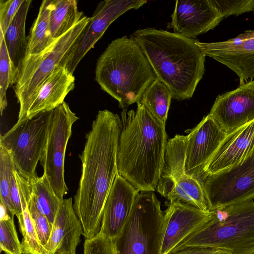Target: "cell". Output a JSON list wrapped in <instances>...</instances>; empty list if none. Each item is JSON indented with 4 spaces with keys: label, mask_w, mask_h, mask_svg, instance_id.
<instances>
[{
    "label": "cell",
    "mask_w": 254,
    "mask_h": 254,
    "mask_svg": "<svg viewBox=\"0 0 254 254\" xmlns=\"http://www.w3.org/2000/svg\"><path fill=\"white\" fill-rule=\"evenodd\" d=\"M121 119L116 114L100 110L86 134L79 155L81 174L73 208L83 228V235L91 239L99 233L104 207L118 174L117 149Z\"/></svg>",
    "instance_id": "obj_1"
},
{
    "label": "cell",
    "mask_w": 254,
    "mask_h": 254,
    "mask_svg": "<svg viewBox=\"0 0 254 254\" xmlns=\"http://www.w3.org/2000/svg\"><path fill=\"white\" fill-rule=\"evenodd\" d=\"M121 113L117 149L118 174L138 191H154L161 178L167 143L165 125L139 102Z\"/></svg>",
    "instance_id": "obj_2"
},
{
    "label": "cell",
    "mask_w": 254,
    "mask_h": 254,
    "mask_svg": "<svg viewBox=\"0 0 254 254\" xmlns=\"http://www.w3.org/2000/svg\"><path fill=\"white\" fill-rule=\"evenodd\" d=\"M130 37L173 99L182 101L192 97L205 71L206 56L197 45V40L153 28L138 29Z\"/></svg>",
    "instance_id": "obj_3"
},
{
    "label": "cell",
    "mask_w": 254,
    "mask_h": 254,
    "mask_svg": "<svg viewBox=\"0 0 254 254\" xmlns=\"http://www.w3.org/2000/svg\"><path fill=\"white\" fill-rule=\"evenodd\" d=\"M95 74L101 88L122 109L138 102L156 78L139 45L126 36L108 45L97 60Z\"/></svg>",
    "instance_id": "obj_4"
},
{
    "label": "cell",
    "mask_w": 254,
    "mask_h": 254,
    "mask_svg": "<svg viewBox=\"0 0 254 254\" xmlns=\"http://www.w3.org/2000/svg\"><path fill=\"white\" fill-rule=\"evenodd\" d=\"M211 211V218L174 250L199 246L220 249L232 254H254L253 200Z\"/></svg>",
    "instance_id": "obj_5"
},
{
    "label": "cell",
    "mask_w": 254,
    "mask_h": 254,
    "mask_svg": "<svg viewBox=\"0 0 254 254\" xmlns=\"http://www.w3.org/2000/svg\"><path fill=\"white\" fill-rule=\"evenodd\" d=\"M164 213L153 191H140L130 214L113 239L115 254H161Z\"/></svg>",
    "instance_id": "obj_6"
},
{
    "label": "cell",
    "mask_w": 254,
    "mask_h": 254,
    "mask_svg": "<svg viewBox=\"0 0 254 254\" xmlns=\"http://www.w3.org/2000/svg\"><path fill=\"white\" fill-rule=\"evenodd\" d=\"M90 20V17L83 16L75 25L57 39L46 51L40 54L25 58L13 83L14 90L20 106L18 122L26 118L39 88L60 65Z\"/></svg>",
    "instance_id": "obj_7"
},
{
    "label": "cell",
    "mask_w": 254,
    "mask_h": 254,
    "mask_svg": "<svg viewBox=\"0 0 254 254\" xmlns=\"http://www.w3.org/2000/svg\"><path fill=\"white\" fill-rule=\"evenodd\" d=\"M53 111L17 121L0 135V146L9 153L17 172L28 181L38 177L36 167L46 146Z\"/></svg>",
    "instance_id": "obj_8"
},
{
    "label": "cell",
    "mask_w": 254,
    "mask_h": 254,
    "mask_svg": "<svg viewBox=\"0 0 254 254\" xmlns=\"http://www.w3.org/2000/svg\"><path fill=\"white\" fill-rule=\"evenodd\" d=\"M209 211L254 199V148L243 159L202 183Z\"/></svg>",
    "instance_id": "obj_9"
},
{
    "label": "cell",
    "mask_w": 254,
    "mask_h": 254,
    "mask_svg": "<svg viewBox=\"0 0 254 254\" xmlns=\"http://www.w3.org/2000/svg\"><path fill=\"white\" fill-rule=\"evenodd\" d=\"M78 119L65 102L53 111L47 142L40 161L44 169L43 175L61 199L68 192L64 177L65 150L72 125Z\"/></svg>",
    "instance_id": "obj_10"
},
{
    "label": "cell",
    "mask_w": 254,
    "mask_h": 254,
    "mask_svg": "<svg viewBox=\"0 0 254 254\" xmlns=\"http://www.w3.org/2000/svg\"><path fill=\"white\" fill-rule=\"evenodd\" d=\"M147 0H105L99 2L90 20L60 64L73 74L85 55L94 47L109 26L126 11L137 9Z\"/></svg>",
    "instance_id": "obj_11"
},
{
    "label": "cell",
    "mask_w": 254,
    "mask_h": 254,
    "mask_svg": "<svg viewBox=\"0 0 254 254\" xmlns=\"http://www.w3.org/2000/svg\"><path fill=\"white\" fill-rule=\"evenodd\" d=\"M188 131L185 174L196 179L202 184L207 163L227 134L209 114L196 127Z\"/></svg>",
    "instance_id": "obj_12"
},
{
    "label": "cell",
    "mask_w": 254,
    "mask_h": 254,
    "mask_svg": "<svg viewBox=\"0 0 254 254\" xmlns=\"http://www.w3.org/2000/svg\"><path fill=\"white\" fill-rule=\"evenodd\" d=\"M197 45L205 56L224 64L239 77L240 85L254 78V30H247L225 41Z\"/></svg>",
    "instance_id": "obj_13"
},
{
    "label": "cell",
    "mask_w": 254,
    "mask_h": 254,
    "mask_svg": "<svg viewBox=\"0 0 254 254\" xmlns=\"http://www.w3.org/2000/svg\"><path fill=\"white\" fill-rule=\"evenodd\" d=\"M209 114L228 135L254 120V80L219 95Z\"/></svg>",
    "instance_id": "obj_14"
},
{
    "label": "cell",
    "mask_w": 254,
    "mask_h": 254,
    "mask_svg": "<svg viewBox=\"0 0 254 254\" xmlns=\"http://www.w3.org/2000/svg\"><path fill=\"white\" fill-rule=\"evenodd\" d=\"M223 19L211 0H176L167 28L172 29L174 33L195 39L214 29Z\"/></svg>",
    "instance_id": "obj_15"
},
{
    "label": "cell",
    "mask_w": 254,
    "mask_h": 254,
    "mask_svg": "<svg viewBox=\"0 0 254 254\" xmlns=\"http://www.w3.org/2000/svg\"><path fill=\"white\" fill-rule=\"evenodd\" d=\"M203 211L179 201H170L164 213L161 254H168L196 232L211 217Z\"/></svg>",
    "instance_id": "obj_16"
},
{
    "label": "cell",
    "mask_w": 254,
    "mask_h": 254,
    "mask_svg": "<svg viewBox=\"0 0 254 254\" xmlns=\"http://www.w3.org/2000/svg\"><path fill=\"white\" fill-rule=\"evenodd\" d=\"M139 193L118 174L106 199L99 233L113 240L120 232Z\"/></svg>",
    "instance_id": "obj_17"
},
{
    "label": "cell",
    "mask_w": 254,
    "mask_h": 254,
    "mask_svg": "<svg viewBox=\"0 0 254 254\" xmlns=\"http://www.w3.org/2000/svg\"><path fill=\"white\" fill-rule=\"evenodd\" d=\"M82 234V226L74 211L72 198L63 199L45 247L47 254H76Z\"/></svg>",
    "instance_id": "obj_18"
},
{
    "label": "cell",
    "mask_w": 254,
    "mask_h": 254,
    "mask_svg": "<svg viewBox=\"0 0 254 254\" xmlns=\"http://www.w3.org/2000/svg\"><path fill=\"white\" fill-rule=\"evenodd\" d=\"M254 148V120L226 135L207 163L202 183L207 176L239 162Z\"/></svg>",
    "instance_id": "obj_19"
},
{
    "label": "cell",
    "mask_w": 254,
    "mask_h": 254,
    "mask_svg": "<svg viewBox=\"0 0 254 254\" xmlns=\"http://www.w3.org/2000/svg\"><path fill=\"white\" fill-rule=\"evenodd\" d=\"M75 87V78L59 65L39 88L28 111L26 119L54 110L61 105Z\"/></svg>",
    "instance_id": "obj_20"
},
{
    "label": "cell",
    "mask_w": 254,
    "mask_h": 254,
    "mask_svg": "<svg viewBox=\"0 0 254 254\" xmlns=\"http://www.w3.org/2000/svg\"><path fill=\"white\" fill-rule=\"evenodd\" d=\"M156 190L170 201H177L209 211L202 184L186 174L173 180L160 178Z\"/></svg>",
    "instance_id": "obj_21"
},
{
    "label": "cell",
    "mask_w": 254,
    "mask_h": 254,
    "mask_svg": "<svg viewBox=\"0 0 254 254\" xmlns=\"http://www.w3.org/2000/svg\"><path fill=\"white\" fill-rule=\"evenodd\" d=\"M16 179L22 206V213L17 218L22 235L21 246L22 254H47L44 247L40 243L29 211L28 196L31 191L29 182L14 171Z\"/></svg>",
    "instance_id": "obj_22"
},
{
    "label": "cell",
    "mask_w": 254,
    "mask_h": 254,
    "mask_svg": "<svg viewBox=\"0 0 254 254\" xmlns=\"http://www.w3.org/2000/svg\"><path fill=\"white\" fill-rule=\"evenodd\" d=\"M31 2V0H24L4 35L9 58L16 70V74L26 57L28 43L25 36V23Z\"/></svg>",
    "instance_id": "obj_23"
},
{
    "label": "cell",
    "mask_w": 254,
    "mask_h": 254,
    "mask_svg": "<svg viewBox=\"0 0 254 254\" xmlns=\"http://www.w3.org/2000/svg\"><path fill=\"white\" fill-rule=\"evenodd\" d=\"M51 2L52 0H44L41 4L38 14L31 27L27 39L28 45L25 58L41 54L56 40L53 38L50 31Z\"/></svg>",
    "instance_id": "obj_24"
},
{
    "label": "cell",
    "mask_w": 254,
    "mask_h": 254,
    "mask_svg": "<svg viewBox=\"0 0 254 254\" xmlns=\"http://www.w3.org/2000/svg\"><path fill=\"white\" fill-rule=\"evenodd\" d=\"M75 0H52L50 13V31L57 40L65 34L83 17Z\"/></svg>",
    "instance_id": "obj_25"
},
{
    "label": "cell",
    "mask_w": 254,
    "mask_h": 254,
    "mask_svg": "<svg viewBox=\"0 0 254 254\" xmlns=\"http://www.w3.org/2000/svg\"><path fill=\"white\" fill-rule=\"evenodd\" d=\"M172 95L157 78L147 87L139 101L157 120L166 124Z\"/></svg>",
    "instance_id": "obj_26"
},
{
    "label": "cell",
    "mask_w": 254,
    "mask_h": 254,
    "mask_svg": "<svg viewBox=\"0 0 254 254\" xmlns=\"http://www.w3.org/2000/svg\"><path fill=\"white\" fill-rule=\"evenodd\" d=\"M28 182L31 194L38 209L53 225L63 199L56 195L44 175Z\"/></svg>",
    "instance_id": "obj_27"
},
{
    "label": "cell",
    "mask_w": 254,
    "mask_h": 254,
    "mask_svg": "<svg viewBox=\"0 0 254 254\" xmlns=\"http://www.w3.org/2000/svg\"><path fill=\"white\" fill-rule=\"evenodd\" d=\"M0 250L5 254H22L14 223V214L10 213L0 202Z\"/></svg>",
    "instance_id": "obj_28"
},
{
    "label": "cell",
    "mask_w": 254,
    "mask_h": 254,
    "mask_svg": "<svg viewBox=\"0 0 254 254\" xmlns=\"http://www.w3.org/2000/svg\"><path fill=\"white\" fill-rule=\"evenodd\" d=\"M16 70L8 53L4 35L0 29V111L1 115L7 106L6 91L13 85Z\"/></svg>",
    "instance_id": "obj_29"
},
{
    "label": "cell",
    "mask_w": 254,
    "mask_h": 254,
    "mask_svg": "<svg viewBox=\"0 0 254 254\" xmlns=\"http://www.w3.org/2000/svg\"><path fill=\"white\" fill-rule=\"evenodd\" d=\"M15 167L8 152L0 146V202L7 210L15 215L10 193L11 175Z\"/></svg>",
    "instance_id": "obj_30"
},
{
    "label": "cell",
    "mask_w": 254,
    "mask_h": 254,
    "mask_svg": "<svg viewBox=\"0 0 254 254\" xmlns=\"http://www.w3.org/2000/svg\"><path fill=\"white\" fill-rule=\"evenodd\" d=\"M28 204L38 240L45 249L50 239L53 225L38 209L31 191L28 196Z\"/></svg>",
    "instance_id": "obj_31"
},
{
    "label": "cell",
    "mask_w": 254,
    "mask_h": 254,
    "mask_svg": "<svg viewBox=\"0 0 254 254\" xmlns=\"http://www.w3.org/2000/svg\"><path fill=\"white\" fill-rule=\"evenodd\" d=\"M211 1L223 18L254 11V0H211Z\"/></svg>",
    "instance_id": "obj_32"
},
{
    "label": "cell",
    "mask_w": 254,
    "mask_h": 254,
    "mask_svg": "<svg viewBox=\"0 0 254 254\" xmlns=\"http://www.w3.org/2000/svg\"><path fill=\"white\" fill-rule=\"evenodd\" d=\"M84 254H115L113 240L101 233L85 239Z\"/></svg>",
    "instance_id": "obj_33"
},
{
    "label": "cell",
    "mask_w": 254,
    "mask_h": 254,
    "mask_svg": "<svg viewBox=\"0 0 254 254\" xmlns=\"http://www.w3.org/2000/svg\"><path fill=\"white\" fill-rule=\"evenodd\" d=\"M24 0H0V29L4 35Z\"/></svg>",
    "instance_id": "obj_34"
},
{
    "label": "cell",
    "mask_w": 254,
    "mask_h": 254,
    "mask_svg": "<svg viewBox=\"0 0 254 254\" xmlns=\"http://www.w3.org/2000/svg\"><path fill=\"white\" fill-rule=\"evenodd\" d=\"M168 254H232L224 250L199 246L185 247L174 250Z\"/></svg>",
    "instance_id": "obj_35"
},
{
    "label": "cell",
    "mask_w": 254,
    "mask_h": 254,
    "mask_svg": "<svg viewBox=\"0 0 254 254\" xmlns=\"http://www.w3.org/2000/svg\"><path fill=\"white\" fill-rule=\"evenodd\" d=\"M14 171V170L10 177V193L15 214L17 218H18L22 213V206L18 187Z\"/></svg>",
    "instance_id": "obj_36"
},
{
    "label": "cell",
    "mask_w": 254,
    "mask_h": 254,
    "mask_svg": "<svg viewBox=\"0 0 254 254\" xmlns=\"http://www.w3.org/2000/svg\"></svg>",
    "instance_id": "obj_37"
}]
</instances>
